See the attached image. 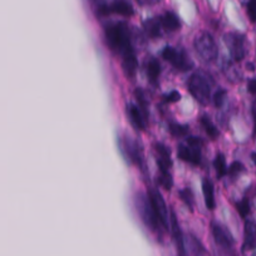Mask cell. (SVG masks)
<instances>
[{"mask_svg": "<svg viewBox=\"0 0 256 256\" xmlns=\"http://www.w3.org/2000/svg\"><path fill=\"white\" fill-rule=\"evenodd\" d=\"M106 39L110 49L122 53L124 49L131 46L130 32L124 23H117L106 28Z\"/></svg>", "mask_w": 256, "mask_h": 256, "instance_id": "obj_1", "label": "cell"}, {"mask_svg": "<svg viewBox=\"0 0 256 256\" xmlns=\"http://www.w3.org/2000/svg\"><path fill=\"white\" fill-rule=\"evenodd\" d=\"M137 204V210H138L140 215H141L142 220L146 224V226L148 228H151L152 231L160 230V221L157 220V216L154 214V208L151 205V201H150L148 196H144L142 194H140L136 198Z\"/></svg>", "mask_w": 256, "mask_h": 256, "instance_id": "obj_2", "label": "cell"}, {"mask_svg": "<svg viewBox=\"0 0 256 256\" xmlns=\"http://www.w3.org/2000/svg\"><path fill=\"white\" fill-rule=\"evenodd\" d=\"M188 90L191 94L195 97L196 100H198L202 104H206L210 98V86L206 80L205 77L196 73L192 74L188 80Z\"/></svg>", "mask_w": 256, "mask_h": 256, "instance_id": "obj_3", "label": "cell"}, {"mask_svg": "<svg viewBox=\"0 0 256 256\" xmlns=\"http://www.w3.org/2000/svg\"><path fill=\"white\" fill-rule=\"evenodd\" d=\"M195 48L205 60H214L218 56V48H216L215 40L208 33L198 36L195 40Z\"/></svg>", "mask_w": 256, "mask_h": 256, "instance_id": "obj_4", "label": "cell"}, {"mask_svg": "<svg viewBox=\"0 0 256 256\" xmlns=\"http://www.w3.org/2000/svg\"><path fill=\"white\" fill-rule=\"evenodd\" d=\"M148 198L150 201H151V205L157 216V220L160 221V224H161L164 228H168V221H167L168 211H167L166 204H164L161 194L154 191V190H151V191L148 192Z\"/></svg>", "mask_w": 256, "mask_h": 256, "instance_id": "obj_5", "label": "cell"}, {"mask_svg": "<svg viewBox=\"0 0 256 256\" xmlns=\"http://www.w3.org/2000/svg\"><path fill=\"white\" fill-rule=\"evenodd\" d=\"M122 56H123V70H124V73L128 76V77H134V73H136L137 70V67H138V60H137L136 54H134V48H132V46L122 52Z\"/></svg>", "mask_w": 256, "mask_h": 256, "instance_id": "obj_6", "label": "cell"}, {"mask_svg": "<svg viewBox=\"0 0 256 256\" xmlns=\"http://www.w3.org/2000/svg\"><path fill=\"white\" fill-rule=\"evenodd\" d=\"M228 44L230 46V52L236 62L242 60L245 56V49H244V36L238 34H230L228 36Z\"/></svg>", "mask_w": 256, "mask_h": 256, "instance_id": "obj_7", "label": "cell"}, {"mask_svg": "<svg viewBox=\"0 0 256 256\" xmlns=\"http://www.w3.org/2000/svg\"><path fill=\"white\" fill-rule=\"evenodd\" d=\"M212 235L216 244L225 248V250L232 248V238H231L230 232L226 231L222 226L212 224Z\"/></svg>", "mask_w": 256, "mask_h": 256, "instance_id": "obj_8", "label": "cell"}, {"mask_svg": "<svg viewBox=\"0 0 256 256\" xmlns=\"http://www.w3.org/2000/svg\"><path fill=\"white\" fill-rule=\"evenodd\" d=\"M178 157L182 161L190 162V164H200V148L198 147H184L180 146Z\"/></svg>", "mask_w": 256, "mask_h": 256, "instance_id": "obj_9", "label": "cell"}, {"mask_svg": "<svg viewBox=\"0 0 256 256\" xmlns=\"http://www.w3.org/2000/svg\"><path fill=\"white\" fill-rule=\"evenodd\" d=\"M244 248H246V250H254V248H256V222H254V221H246L245 224Z\"/></svg>", "mask_w": 256, "mask_h": 256, "instance_id": "obj_10", "label": "cell"}, {"mask_svg": "<svg viewBox=\"0 0 256 256\" xmlns=\"http://www.w3.org/2000/svg\"><path fill=\"white\" fill-rule=\"evenodd\" d=\"M202 192L204 198H205L206 208L208 210H214L215 208V196H214V184L208 180H204L202 182Z\"/></svg>", "mask_w": 256, "mask_h": 256, "instance_id": "obj_11", "label": "cell"}, {"mask_svg": "<svg viewBox=\"0 0 256 256\" xmlns=\"http://www.w3.org/2000/svg\"><path fill=\"white\" fill-rule=\"evenodd\" d=\"M110 12H113V13H117L120 16H131L134 14V8L126 2H122V0H117L112 6H110Z\"/></svg>", "mask_w": 256, "mask_h": 256, "instance_id": "obj_12", "label": "cell"}, {"mask_svg": "<svg viewBox=\"0 0 256 256\" xmlns=\"http://www.w3.org/2000/svg\"><path fill=\"white\" fill-rule=\"evenodd\" d=\"M161 24L167 30L174 32L180 28V20L174 13H166L161 18Z\"/></svg>", "mask_w": 256, "mask_h": 256, "instance_id": "obj_13", "label": "cell"}, {"mask_svg": "<svg viewBox=\"0 0 256 256\" xmlns=\"http://www.w3.org/2000/svg\"><path fill=\"white\" fill-rule=\"evenodd\" d=\"M128 113H130V117H131L134 126H136L137 128H140V130H144V118H142L141 112H140V108L134 104H130V107H128Z\"/></svg>", "mask_w": 256, "mask_h": 256, "instance_id": "obj_14", "label": "cell"}, {"mask_svg": "<svg viewBox=\"0 0 256 256\" xmlns=\"http://www.w3.org/2000/svg\"><path fill=\"white\" fill-rule=\"evenodd\" d=\"M160 73H161V67H160V63L157 60H151L147 64V76H148V80H151V83L156 84L157 80L160 77Z\"/></svg>", "mask_w": 256, "mask_h": 256, "instance_id": "obj_15", "label": "cell"}, {"mask_svg": "<svg viewBox=\"0 0 256 256\" xmlns=\"http://www.w3.org/2000/svg\"><path fill=\"white\" fill-rule=\"evenodd\" d=\"M144 30L148 34V36L151 38H157L160 36L161 32H160V22L156 19H151V20H147L144 23Z\"/></svg>", "mask_w": 256, "mask_h": 256, "instance_id": "obj_16", "label": "cell"}, {"mask_svg": "<svg viewBox=\"0 0 256 256\" xmlns=\"http://www.w3.org/2000/svg\"><path fill=\"white\" fill-rule=\"evenodd\" d=\"M201 123H202V126L205 127V131L206 134H208V137L215 140L216 137L218 136V128L212 124V122H211V120L208 117V116H202V118H201Z\"/></svg>", "mask_w": 256, "mask_h": 256, "instance_id": "obj_17", "label": "cell"}, {"mask_svg": "<svg viewBox=\"0 0 256 256\" xmlns=\"http://www.w3.org/2000/svg\"><path fill=\"white\" fill-rule=\"evenodd\" d=\"M214 164H215V168H216V172H218V178L225 176L226 172H228V167H226V162H225V157H224V154H218Z\"/></svg>", "mask_w": 256, "mask_h": 256, "instance_id": "obj_18", "label": "cell"}, {"mask_svg": "<svg viewBox=\"0 0 256 256\" xmlns=\"http://www.w3.org/2000/svg\"><path fill=\"white\" fill-rule=\"evenodd\" d=\"M170 132H171V134L174 137H184L186 136L187 132H188V127H187V126L171 123V124H170Z\"/></svg>", "mask_w": 256, "mask_h": 256, "instance_id": "obj_19", "label": "cell"}, {"mask_svg": "<svg viewBox=\"0 0 256 256\" xmlns=\"http://www.w3.org/2000/svg\"><path fill=\"white\" fill-rule=\"evenodd\" d=\"M154 147H156V151L158 152L160 160H162V161L166 162V164H171V158H170V154H170V150L162 144H157Z\"/></svg>", "mask_w": 256, "mask_h": 256, "instance_id": "obj_20", "label": "cell"}, {"mask_svg": "<svg viewBox=\"0 0 256 256\" xmlns=\"http://www.w3.org/2000/svg\"><path fill=\"white\" fill-rule=\"evenodd\" d=\"M178 52L176 50V49H174L172 46H166V48L162 50V56H164V59H166V60L171 62L172 64L176 62V59L178 58Z\"/></svg>", "mask_w": 256, "mask_h": 256, "instance_id": "obj_21", "label": "cell"}, {"mask_svg": "<svg viewBox=\"0 0 256 256\" xmlns=\"http://www.w3.org/2000/svg\"><path fill=\"white\" fill-rule=\"evenodd\" d=\"M158 184L164 187V190H171L172 178L168 172H161V176L158 177Z\"/></svg>", "mask_w": 256, "mask_h": 256, "instance_id": "obj_22", "label": "cell"}, {"mask_svg": "<svg viewBox=\"0 0 256 256\" xmlns=\"http://www.w3.org/2000/svg\"><path fill=\"white\" fill-rule=\"evenodd\" d=\"M180 196H181L182 201L188 206L190 210H192V194L190 188H184L182 191H180Z\"/></svg>", "mask_w": 256, "mask_h": 256, "instance_id": "obj_23", "label": "cell"}, {"mask_svg": "<svg viewBox=\"0 0 256 256\" xmlns=\"http://www.w3.org/2000/svg\"><path fill=\"white\" fill-rule=\"evenodd\" d=\"M238 212L244 218L248 215V212H250V205H248V200H242L240 204H238Z\"/></svg>", "mask_w": 256, "mask_h": 256, "instance_id": "obj_24", "label": "cell"}, {"mask_svg": "<svg viewBox=\"0 0 256 256\" xmlns=\"http://www.w3.org/2000/svg\"><path fill=\"white\" fill-rule=\"evenodd\" d=\"M225 98H226V90H218V92L215 93V96H214V103H215L216 107L220 108L221 106L224 104V100H225Z\"/></svg>", "mask_w": 256, "mask_h": 256, "instance_id": "obj_25", "label": "cell"}, {"mask_svg": "<svg viewBox=\"0 0 256 256\" xmlns=\"http://www.w3.org/2000/svg\"><path fill=\"white\" fill-rule=\"evenodd\" d=\"M134 94H136L137 100H138V108H141V110L144 112V114L147 116V102L146 100H144V92H142L141 90H137L136 92H134Z\"/></svg>", "mask_w": 256, "mask_h": 256, "instance_id": "obj_26", "label": "cell"}, {"mask_svg": "<svg viewBox=\"0 0 256 256\" xmlns=\"http://www.w3.org/2000/svg\"><path fill=\"white\" fill-rule=\"evenodd\" d=\"M248 14L251 22H256V0H250L248 2Z\"/></svg>", "mask_w": 256, "mask_h": 256, "instance_id": "obj_27", "label": "cell"}, {"mask_svg": "<svg viewBox=\"0 0 256 256\" xmlns=\"http://www.w3.org/2000/svg\"><path fill=\"white\" fill-rule=\"evenodd\" d=\"M244 170V166L241 162H234L230 167H228V174H238Z\"/></svg>", "mask_w": 256, "mask_h": 256, "instance_id": "obj_28", "label": "cell"}, {"mask_svg": "<svg viewBox=\"0 0 256 256\" xmlns=\"http://www.w3.org/2000/svg\"><path fill=\"white\" fill-rule=\"evenodd\" d=\"M164 98H166L167 102H171V103L178 102V100H181V94H180L177 90H172V92L170 93V94H167Z\"/></svg>", "mask_w": 256, "mask_h": 256, "instance_id": "obj_29", "label": "cell"}, {"mask_svg": "<svg viewBox=\"0 0 256 256\" xmlns=\"http://www.w3.org/2000/svg\"><path fill=\"white\" fill-rule=\"evenodd\" d=\"M187 142H188L190 147H198V148H200V146L202 144V142H201V140L198 138V137H190V138L187 140Z\"/></svg>", "mask_w": 256, "mask_h": 256, "instance_id": "obj_30", "label": "cell"}, {"mask_svg": "<svg viewBox=\"0 0 256 256\" xmlns=\"http://www.w3.org/2000/svg\"><path fill=\"white\" fill-rule=\"evenodd\" d=\"M248 92L252 93V94H256V80H252L248 82Z\"/></svg>", "mask_w": 256, "mask_h": 256, "instance_id": "obj_31", "label": "cell"}, {"mask_svg": "<svg viewBox=\"0 0 256 256\" xmlns=\"http://www.w3.org/2000/svg\"><path fill=\"white\" fill-rule=\"evenodd\" d=\"M252 117H254V128H255L254 134H256V100L252 104Z\"/></svg>", "mask_w": 256, "mask_h": 256, "instance_id": "obj_32", "label": "cell"}, {"mask_svg": "<svg viewBox=\"0 0 256 256\" xmlns=\"http://www.w3.org/2000/svg\"><path fill=\"white\" fill-rule=\"evenodd\" d=\"M251 157H252V161L256 164V154H252V156H251Z\"/></svg>", "mask_w": 256, "mask_h": 256, "instance_id": "obj_33", "label": "cell"}]
</instances>
